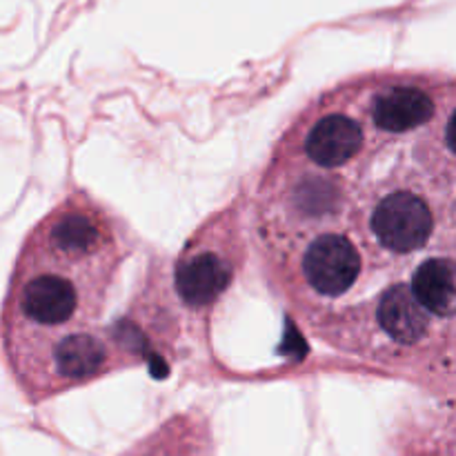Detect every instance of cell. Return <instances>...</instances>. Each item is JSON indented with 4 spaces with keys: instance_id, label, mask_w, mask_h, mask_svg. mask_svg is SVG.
Instances as JSON below:
<instances>
[{
    "instance_id": "cell-5",
    "label": "cell",
    "mask_w": 456,
    "mask_h": 456,
    "mask_svg": "<svg viewBox=\"0 0 456 456\" xmlns=\"http://www.w3.org/2000/svg\"><path fill=\"white\" fill-rule=\"evenodd\" d=\"M445 134H448V142L456 151V102H454V98H452V102H450L448 120H445Z\"/></svg>"
},
{
    "instance_id": "cell-1",
    "label": "cell",
    "mask_w": 456,
    "mask_h": 456,
    "mask_svg": "<svg viewBox=\"0 0 456 456\" xmlns=\"http://www.w3.org/2000/svg\"><path fill=\"white\" fill-rule=\"evenodd\" d=\"M132 252L125 223L83 190L25 236L4 294L3 354L29 403L141 363L125 334L101 325Z\"/></svg>"
},
{
    "instance_id": "cell-2",
    "label": "cell",
    "mask_w": 456,
    "mask_h": 456,
    "mask_svg": "<svg viewBox=\"0 0 456 456\" xmlns=\"http://www.w3.org/2000/svg\"><path fill=\"white\" fill-rule=\"evenodd\" d=\"M248 256L240 199L208 218L178 252L172 267L176 303L191 323H208L239 279Z\"/></svg>"
},
{
    "instance_id": "cell-3",
    "label": "cell",
    "mask_w": 456,
    "mask_h": 456,
    "mask_svg": "<svg viewBox=\"0 0 456 456\" xmlns=\"http://www.w3.org/2000/svg\"><path fill=\"white\" fill-rule=\"evenodd\" d=\"M116 456H218L212 423L200 410H183Z\"/></svg>"
},
{
    "instance_id": "cell-4",
    "label": "cell",
    "mask_w": 456,
    "mask_h": 456,
    "mask_svg": "<svg viewBox=\"0 0 456 456\" xmlns=\"http://www.w3.org/2000/svg\"><path fill=\"white\" fill-rule=\"evenodd\" d=\"M390 456H456V435L439 417L412 412L399 423Z\"/></svg>"
}]
</instances>
